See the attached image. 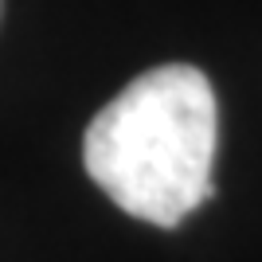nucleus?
Masks as SVG:
<instances>
[{
    "label": "nucleus",
    "mask_w": 262,
    "mask_h": 262,
    "mask_svg": "<svg viewBox=\"0 0 262 262\" xmlns=\"http://www.w3.org/2000/svg\"><path fill=\"white\" fill-rule=\"evenodd\" d=\"M215 90L188 63L145 71L102 106L82 137L90 180L125 215L176 227L211 196Z\"/></svg>",
    "instance_id": "nucleus-1"
}]
</instances>
